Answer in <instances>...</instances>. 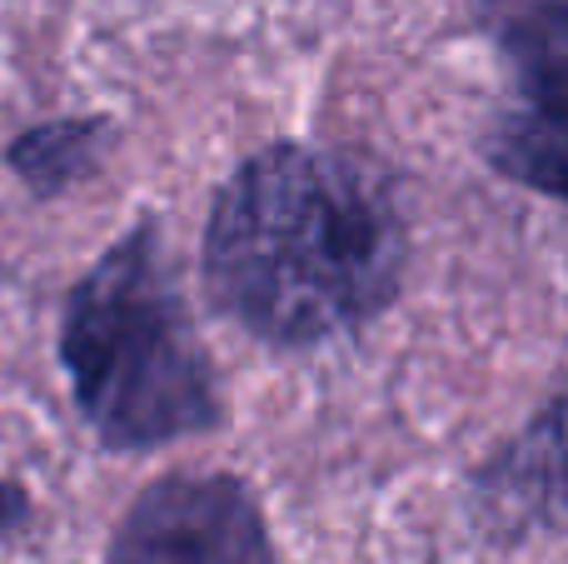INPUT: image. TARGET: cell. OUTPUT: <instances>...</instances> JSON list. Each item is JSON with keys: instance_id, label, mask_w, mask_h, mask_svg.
Instances as JSON below:
<instances>
[{"instance_id": "6da1fadb", "label": "cell", "mask_w": 568, "mask_h": 564, "mask_svg": "<svg viewBox=\"0 0 568 564\" xmlns=\"http://www.w3.org/2000/svg\"><path fill=\"white\" fill-rule=\"evenodd\" d=\"M409 230L389 175L329 145H270L215 195L205 225L210 300L280 350L374 320L404 280Z\"/></svg>"}, {"instance_id": "7a4b0ae2", "label": "cell", "mask_w": 568, "mask_h": 564, "mask_svg": "<svg viewBox=\"0 0 568 564\" xmlns=\"http://www.w3.org/2000/svg\"><path fill=\"white\" fill-rule=\"evenodd\" d=\"M60 365L100 445L155 450L220 425V380L170 275L160 225H130L70 285Z\"/></svg>"}, {"instance_id": "3957f363", "label": "cell", "mask_w": 568, "mask_h": 564, "mask_svg": "<svg viewBox=\"0 0 568 564\" xmlns=\"http://www.w3.org/2000/svg\"><path fill=\"white\" fill-rule=\"evenodd\" d=\"M484 20L514 66V100L484 155L499 175L568 200V0H489Z\"/></svg>"}, {"instance_id": "277c9868", "label": "cell", "mask_w": 568, "mask_h": 564, "mask_svg": "<svg viewBox=\"0 0 568 564\" xmlns=\"http://www.w3.org/2000/svg\"><path fill=\"white\" fill-rule=\"evenodd\" d=\"M105 564H280V555L245 480L170 470L125 510Z\"/></svg>"}, {"instance_id": "5b68a950", "label": "cell", "mask_w": 568, "mask_h": 564, "mask_svg": "<svg viewBox=\"0 0 568 564\" xmlns=\"http://www.w3.org/2000/svg\"><path fill=\"white\" fill-rule=\"evenodd\" d=\"M484 515L499 525H559L568 520V400L539 415L514 450L479 475Z\"/></svg>"}, {"instance_id": "8992f818", "label": "cell", "mask_w": 568, "mask_h": 564, "mask_svg": "<svg viewBox=\"0 0 568 564\" xmlns=\"http://www.w3.org/2000/svg\"><path fill=\"white\" fill-rule=\"evenodd\" d=\"M110 140V120H50L26 135H16L10 145V170L20 175V185L36 195H65L70 185H80L85 175H95L100 155Z\"/></svg>"}, {"instance_id": "52a82bcc", "label": "cell", "mask_w": 568, "mask_h": 564, "mask_svg": "<svg viewBox=\"0 0 568 564\" xmlns=\"http://www.w3.org/2000/svg\"><path fill=\"white\" fill-rule=\"evenodd\" d=\"M26 515H30V500H26V490H16V485H0V530H16Z\"/></svg>"}]
</instances>
